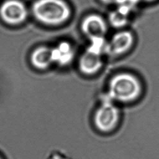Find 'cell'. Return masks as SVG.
Listing matches in <instances>:
<instances>
[{"label":"cell","instance_id":"6da1fadb","mask_svg":"<svg viewBox=\"0 0 159 159\" xmlns=\"http://www.w3.org/2000/svg\"><path fill=\"white\" fill-rule=\"evenodd\" d=\"M143 91V82L139 77L131 73L124 72L111 80L107 94L114 101L132 103L138 101Z\"/></svg>","mask_w":159,"mask_h":159},{"label":"cell","instance_id":"7a4b0ae2","mask_svg":"<svg viewBox=\"0 0 159 159\" xmlns=\"http://www.w3.org/2000/svg\"><path fill=\"white\" fill-rule=\"evenodd\" d=\"M32 12L39 21L53 25L63 23L71 15L70 7L63 0H37Z\"/></svg>","mask_w":159,"mask_h":159},{"label":"cell","instance_id":"3957f363","mask_svg":"<svg viewBox=\"0 0 159 159\" xmlns=\"http://www.w3.org/2000/svg\"><path fill=\"white\" fill-rule=\"evenodd\" d=\"M119 116V110L114 104V101L106 94L95 113L94 124L99 130L109 132L117 125Z\"/></svg>","mask_w":159,"mask_h":159},{"label":"cell","instance_id":"277c9868","mask_svg":"<svg viewBox=\"0 0 159 159\" xmlns=\"http://www.w3.org/2000/svg\"><path fill=\"white\" fill-rule=\"evenodd\" d=\"M27 9L21 1L8 0L5 1L0 7V16L6 23L12 25L24 22L27 17Z\"/></svg>","mask_w":159,"mask_h":159},{"label":"cell","instance_id":"5b68a950","mask_svg":"<svg viewBox=\"0 0 159 159\" xmlns=\"http://www.w3.org/2000/svg\"><path fill=\"white\" fill-rule=\"evenodd\" d=\"M135 43V37L132 32L122 30L115 34L107 43V52L112 55H120L132 49Z\"/></svg>","mask_w":159,"mask_h":159},{"label":"cell","instance_id":"8992f818","mask_svg":"<svg viewBox=\"0 0 159 159\" xmlns=\"http://www.w3.org/2000/svg\"><path fill=\"white\" fill-rule=\"evenodd\" d=\"M81 29L89 39L104 37L107 31V25L104 19L97 14H91L86 17L81 24Z\"/></svg>","mask_w":159,"mask_h":159},{"label":"cell","instance_id":"52a82bcc","mask_svg":"<svg viewBox=\"0 0 159 159\" xmlns=\"http://www.w3.org/2000/svg\"><path fill=\"white\" fill-rule=\"evenodd\" d=\"M52 62L60 65L70 63L73 58L74 52L71 45L66 42H61L51 49Z\"/></svg>","mask_w":159,"mask_h":159},{"label":"cell","instance_id":"ba28073f","mask_svg":"<svg viewBox=\"0 0 159 159\" xmlns=\"http://www.w3.org/2000/svg\"><path fill=\"white\" fill-rule=\"evenodd\" d=\"M102 65L101 56L87 51L80 57L79 61L80 70L87 75L96 73L101 68Z\"/></svg>","mask_w":159,"mask_h":159},{"label":"cell","instance_id":"9c48e42d","mask_svg":"<svg viewBox=\"0 0 159 159\" xmlns=\"http://www.w3.org/2000/svg\"><path fill=\"white\" fill-rule=\"evenodd\" d=\"M30 60L32 64L37 68H47L52 62L51 48L47 47H39L32 53Z\"/></svg>","mask_w":159,"mask_h":159},{"label":"cell","instance_id":"30bf717a","mask_svg":"<svg viewBox=\"0 0 159 159\" xmlns=\"http://www.w3.org/2000/svg\"><path fill=\"white\" fill-rule=\"evenodd\" d=\"M91 43L86 49L87 52L101 56L107 52V43L104 37H96L89 39Z\"/></svg>","mask_w":159,"mask_h":159},{"label":"cell","instance_id":"8fae6325","mask_svg":"<svg viewBox=\"0 0 159 159\" xmlns=\"http://www.w3.org/2000/svg\"><path fill=\"white\" fill-rule=\"evenodd\" d=\"M128 18L129 16L124 14L118 9L112 12L109 17L111 25L117 28L125 26L128 22Z\"/></svg>","mask_w":159,"mask_h":159},{"label":"cell","instance_id":"7c38bea8","mask_svg":"<svg viewBox=\"0 0 159 159\" xmlns=\"http://www.w3.org/2000/svg\"><path fill=\"white\" fill-rule=\"evenodd\" d=\"M140 1L141 0H116V3L118 5L117 9L129 16Z\"/></svg>","mask_w":159,"mask_h":159},{"label":"cell","instance_id":"4fadbf2b","mask_svg":"<svg viewBox=\"0 0 159 159\" xmlns=\"http://www.w3.org/2000/svg\"><path fill=\"white\" fill-rule=\"evenodd\" d=\"M103 2L107 3V4H112V3H116V0H101Z\"/></svg>","mask_w":159,"mask_h":159},{"label":"cell","instance_id":"5bb4252c","mask_svg":"<svg viewBox=\"0 0 159 159\" xmlns=\"http://www.w3.org/2000/svg\"><path fill=\"white\" fill-rule=\"evenodd\" d=\"M158 0H141L142 2H144L146 3H153L154 2H156Z\"/></svg>","mask_w":159,"mask_h":159},{"label":"cell","instance_id":"9a60e30c","mask_svg":"<svg viewBox=\"0 0 159 159\" xmlns=\"http://www.w3.org/2000/svg\"><path fill=\"white\" fill-rule=\"evenodd\" d=\"M0 159H1V158H0Z\"/></svg>","mask_w":159,"mask_h":159}]
</instances>
